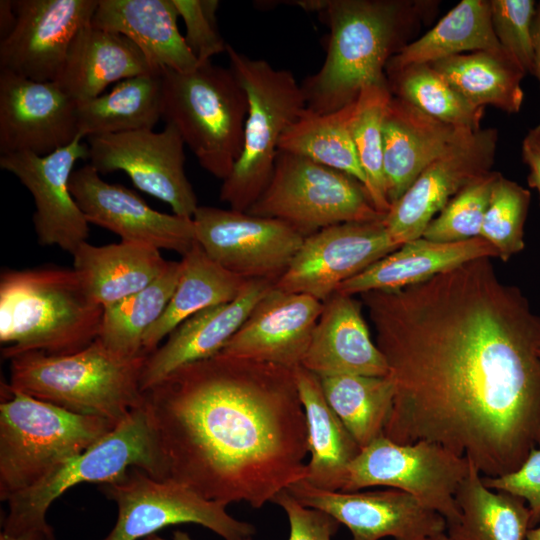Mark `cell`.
<instances>
[{
  "label": "cell",
  "instance_id": "cell-24",
  "mask_svg": "<svg viewBox=\"0 0 540 540\" xmlns=\"http://www.w3.org/2000/svg\"><path fill=\"white\" fill-rule=\"evenodd\" d=\"M475 132L432 118L392 96L383 123V167L390 207L430 163Z\"/></svg>",
  "mask_w": 540,
  "mask_h": 540
},
{
  "label": "cell",
  "instance_id": "cell-2",
  "mask_svg": "<svg viewBox=\"0 0 540 540\" xmlns=\"http://www.w3.org/2000/svg\"><path fill=\"white\" fill-rule=\"evenodd\" d=\"M144 397L163 480L226 506L261 508L308 476L293 369L220 352L179 367Z\"/></svg>",
  "mask_w": 540,
  "mask_h": 540
},
{
  "label": "cell",
  "instance_id": "cell-9",
  "mask_svg": "<svg viewBox=\"0 0 540 540\" xmlns=\"http://www.w3.org/2000/svg\"><path fill=\"white\" fill-rule=\"evenodd\" d=\"M139 467L163 480V459L145 406L134 409L112 431L33 487L10 497L3 532H41L55 540L46 512L52 502L79 483H108L130 467Z\"/></svg>",
  "mask_w": 540,
  "mask_h": 540
},
{
  "label": "cell",
  "instance_id": "cell-15",
  "mask_svg": "<svg viewBox=\"0 0 540 540\" xmlns=\"http://www.w3.org/2000/svg\"><path fill=\"white\" fill-rule=\"evenodd\" d=\"M400 246L383 219L333 225L304 238L274 286L324 303L342 283Z\"/></svg>",
  "mask_w": 540,
  "mask_h": 540
},
{
  "label": "cell",
  "instance_id": "cell-30",
  "mask_svg": "<svg viewBox=\"0 0 540 540\" xmlns=\"http://www.w3.org/2000/svg\"><path fill=\"white\" fill-rule=\"evenodd\" d=\"M293 370L307 426L310 461L305 480L320 489L341 491L361 448L329 405L319 376L302 366Z\"/></svg>",
  "mask_w": 540,
  "mask_h": 540
},
{
  "label": "cell",
  "instance_id": "cell-40",
  "mask_svg": "<svg viewBox=\"0 0 540 540\" xmlns=\"http://www.w3.org/2000/svg\"><path fill=\"white\" fill-rule=\"evenodd\" d=\"M392 93L388 81L365 86L354 101L351 135L362 171L365 188L382 214L390 209L383 167V123Z\"/></svg>",
  "mask_w": 540,
  "mask_h": 540
},
{
  "label": "cell",
  "instance_id": "cell-10",
  "mask_svg": "<svg viewBox=\"0 0 540 540\" xmlns=\"http://www.w3.org/2000/svg\"><path fill=\"white\" fill-rule=\"evenodd\" d=\"M246 212L283 221L305 238L333 225L385 216L354 177L284 151H278L266 187Z\"/></svg>",
  "mask_w": 540,
  "mask_h": 540
},
{
  "label": "cell",
  "instance_id": "cell-29",
  "mask_svg": "<svg viewBox=\"0 0 540 540\" xmlns=\"http://www.w3.org/2000/svg\"><path fill=\"white\" fill-rule=\"evenodd\" d=\"M72 256L87 293L103 309L149 286L169 263L156 248L124 241L104 246L84 242Z\"/></svg>",
  "mask_w": 540,
  "mask_h": 540
},
{
  "label": "cell",
  "instance_id": "cell-50",
  "mask_svg": "<svg viewBox=\"0 0 540 540\" xmlns=\"http://www.w3.org/2000/svg\"><path fill=\"white\" fill-rule=\"evenodd\" d=\"M0 540H46L45 536L36 530L26 531L20 534H8L2 532Z\"/></svg>",
  "mask_w": 540,
  "mask_h": 540
},
{
  "label": "cell",
  "instance_id": "cell-47",
  "mask_svg": "<svg viewBox=\"0 0 540 540\" xmlns=\"http://www.w3.org/2000/svg\"><path fill=\"white\" fill-rule=\"evenodd\" d=\"M521 148L522 159L529 168L528 184L537 190L540 201V148L530 142L526 137L522 142Z\"/></svg>",
  "mask_w": 540,
  "mask_h": 540
},
{
  "label": "cell",
  "instance_id": "cell-37",
  "mask_svg": "<svg viewBox=\"0 0 540 540\" xmlns=\"http://www.w3.org/2000/svg\"><path fill=\"white\" fill-rule=\"evenodd\" d=\"M180 270V261H169L165 271L149 286L105 308L97 339L122 358L147 356L142 351L143 337L167 307Z\"/></svg>",
  "mask_w": 540,
  "mask_h": 540
},
{
  "label": "cell",
  "instance_id": "cell-44",
  "mask_svg": "<svg viewBox=\"0 0 540 540\" xmlns=\"http://www.w3.org/2000/svg\"><path fill=\"white\" fill-rule=\"evenodd\" d=\"M179 17L185 24V42L199 63L226 53L227 43L222 38L216 13L217 0H173Z\"/></svg>",
  "mask_w": 540,
  "mask_h": 540
},
{
  "label": "cell",
  "instance_id": "cell-25",
  "mask_svg": "<svg viewBox=\"0 0 540 540\" xmlns=\"http://www.w3.org/2000/svg\"><path fill=\"white\" fill-rule=\"evenodd\" d=\"M362 305L340 293L323 303L302 367L319 377L389 374L384 355L371 339Z\"/></svg>",
  "mask_w": 540,
  "mask_h": 540
},
{
  "label": "cell",
  "instance_id": "cell-1",
  "mask_svg": "<svg viewBox=\"0 0 540 540\" xmlns=\"http://www.w3.org/2000/svg\"><path fill=\"white\" fill-rule=\"evenodd\" d=\"M490 259L360 296L395 387L384 435L498 477L540 446V316Z\"/></svg>",
  "mask_w": 540,
  "mask_h": 540
},
{
  "label": "cell",
  "instance_id": "cell-38",
  "mask_svg": "<svg viewBox=\"0 0 540 540\" xmlns=\"http://www.w3.org/2000/svg\"><path fill=\"white\" fill-rule=\"evenodd\" d=\"M319 378L329 405L360 448L384 435L395 394L389 375Z\"/></svg>",
  "mask_w": 540,
  "mask_h": 540
},
{
  "label": "cell",
  "instance_id": "cell-53",
  "mask_svg": "<svg viewBox=\"0 0 540 540\" xmlns=\"http://www.w3.org/2000/svg\"><path fill=\"white\" fill-rule=\"evenodd\" d=\"M525 540H540V526L529 528Z\"/></svg>",
  "mask_w": 540,
  "mask_h": 540
},
{
  "label": "cell",
  "instance_id": "cell-39",
  "mask_svg": "<svg viewBox=\"0 0 540 540\" xmlns=\"http://www.w3.org/2000/svg\"><path fill=\"white\" fill-rule=\"evenodd\" d=\"M392 96L406 101L439 121L480 130L484 107L463 97L430 64H415L386 73Z\"/></svg>",
  "mask_w": 540,
  "mask_h": 540
},
{
  "label": "cell",
  "instance_id": "cell-12",
  "mask_svg": "<svg viewBox=\"0 0 540 540\" xmlns=\"http://www.w3.org/2000/svg\"><path fill=\"white\" fill-rule=\"evenodd\" d=\"M99 490L118 508L113 529L101 540H138L181 523L202 525L224 540H248L255 534V527L229 515L226 505L175 481L153 478L139 467L100 484Z\"/></svg>",
  "mask_w": 540,
  "mask_h": 540
},
{
  "label": "cell",
  "instance_id": "cell-7",
  "mask_svg": "<svg viewBox=\"0 0 540 540\" xmlns=\"http://www.w3.org/2000/svg\"><path fill=\"white\" fill-rule=\"evenodd\" d=\"M247 113V94L230 67L205 61L187 72L162 69L161 119L222 181L242 152Z\"/></svg>",
  "mask_w": 540,
  "mask_h": 540
},
{
  "label": "cell",
  "instance_id": "cell-17",
  "mask_svg": "<svg viewBox=\"0 0 540 540\" xmlns=\"http://www.w3.org/2000/svg\"><path fill=\"white\" fill-rule=\"evenodd\" d=\"M97 5L98 0H13L16 23L0 40V71L57 81L72 41Z\"/></svg>",
  "mask_w": 540,
  "mask_h": 540
},
{
  "label": "cell",
  "instance_id": "cell-21",
  "mask_svg": "<svg viewBox=\"0 0 540 540\" xmlns=\"http://www.w3.org/2000/svg\"><path fill=\"white\" fill-rule=\"evenodd\" d=\"M77 102L57 82L0 71V153L48 155L78 135Z\"/></svg>",
  "mask_w": 540,
  "mask_h": 540
},
{
  "label": "cell",
  "instance_id": "cell-5",
  "mask_svg": "<svg viewBox=\"0 0 540 540\" xmlns=\"http://www.w3.org/2000/svg\"><path fill=\"white\" fill-rule=\"evenodd\" d=\"M147 356L127 359L98 339L66 355L26 352L10 359L7 386L73 413L123 422L145 402L140 388Z\"/></svg>",
  "mask_w": 540,
  "mask_h": 540
},
{
  "label": "cell",
  "instance_id": "cell-46",
  "mask_svg": "<svg viewBox=\"0 0 540 540\" xmlns=\"http://www.w3.org/2000/svg\"><path fill=\"white\" fill-rule=\"evenodd\" d=\"M483 482L490 489L522 498L530 510L531 527L540 523V446L532 449L514 472L498 477H483Z\"/></svg>",
  "mask_w": 540,
  "mask_h": 540
},
{
  "label": "cell",
  "instance_id": "cell-52",
  "mask_svg": "<svg viewBox=\"0 0 540 540\" xmlns=\"http://www.w3.org/2000/svg\"><path fill=\"white\" fill-rule=\"evenodd\" d=\"M526 138L540 148V124L531 129L526 135Z\"/></svg>",
  "mask_w": 540,
  "mask_h": 540
},
{
  "label": "cell",
  "instance_id": "cell-4",
  "mask_svg": "<svg viewBox=\"0 0 540 540\" xmlns=\"http://www.w3.org/2000/svg\"><path fill=\"white\" fill-rule=\"evenodd\" d=\"M104 309L72 268L5 270L0 276L2 357L78 352L98 337Z\"/></svg>",
  "mask_w": 540,
  "mask_h": 540
},
{
  "label": "cell",
  "instance_id": "cell-35",
  "mask_svg": "<svg viewBox=\"0 0 540 540\" xmlns=\"http://www.w3.org/2000/svg\"><path fill=\"white\" fill-rule=\"evenodd\" d=\"M456 502L460 521L446 530L455 540H525L531 528L526 502L511 493L488 488L471 462L456 492Z\"/></svg>",
  "mask_w": 540,
  "mask_h": 540
},
{
  "label": "cell",
  "instance_id": "cell-32",
  "mask_svg": "<svg viewBox=\"0 0 540 540\" xmlns=\"http://www.w3.org/2000/svg\"><path fill=\"white\" fill-rule=\"evenodd\" d=\"M430 65L477 107L491 105L510 114L522 107L521 81L526 72L502 47L455 55Z\"/></svg>",
  "mask_w": 540,
  "mask_h": 540
},
{
  "label": "cell",
  "instance_id": "cell-45",
  "mask_svg": "<svg viewBox=\"0 0 540 540\" xmlns=\"http://www.w3.org/2000/svg\"><path fill=\"white\" fill-rule=\"evenodd\" d=\"M272 502L287 514L290 525L288 540H332L339 528L340 523L331 515L302 505L288 489L277 494Z\"/></svg>",
  "mask_w": 540,
  "mask_h": 540
},
{
  "label": "cell",
  "instance_id": "cell-36",
  "mask_svg": "<svg viewBox=\"0 0 540 540\" xmlns=\"http://www.w3.org/2000/svg\"><path fill=\"white\" fill-rule=\"evenodd\" d=\"M353 105L354 102L325 114L306 107L282 135L279 151L344 172L365 187L366 178L351 135Z\"/></svg>",
  "mask_w": 540,
  "mask_h": 540
},
{
  "label": "cell",
  "instance_id": "cell-31",
  "mask_svg": "<svg viewBox=\"0 0 540 540\" xmlns=\"http://www.w3.org/2000/svg\"><path fill=\"white\" fill-rule=\"evenodd\" d=\"M180 264L178 283L167 307L143 337L145 355L190 316L237 298L249 281L220 266L197 242L182 256Z\"/></svg>",
  "mask_w": 540,
  "mask_h": 540
},
{
  "label": "cell",
  "instance_id": "cell-8",
  "mask_svg": "<svg viewBox=\"0 0 540 540\" xmlns=\"http://www.w3.org/2000/svg\"><path fill=\"white\" fill-rule=\"evenodd\" d=\"M230 69L248 98L242 152L223 181L219 198L230 209L246 212L266 187L284 132L306 108L294 75L264 59L251 58L228 44Z\"/></svg>",
  "mask_w": 540,
  "mask_h": 540
},
{
  "label": "cell",
  "instance_id": "cell-48",
  "mask_svg": "<svg viewBox=\"0 0 540 540\" xmlns=\"http://www.w3.org/2000/svg\"><path fill=\"white\" fill-rule=\"evenodd\" d=\"M16 23V13L13 0L0 1V39H5L13 30Z\"/></svg>",
  "mask_w": 540,
  "mask_h": 540
},
{
  "label": "cell",
  "instance_id": "cell-3",
  "mask_svg": "<svg viewBox=\"0 0 540 540\" xmlns=\"http://www.w3.org/2000/svg\"><path fill=\"white\" fill-rule=\"evenodd\" d=\"M437 4V3H436ZM422 0H317L329 27L327 52L302 86L306 107L320 114L353 103L361 90L387 81L390 59L409 44L436 5Z\"/></svg>",
  "mask_w": 540,
  "mask_h": 540
},
{
  "label": "cell",
  "instance_id": "cell-16",
  "mask_svg": "<svg viewBox=\"0 0 540 540\" xmlns=\"http://www.w3.org/2000/svg\"><path fill=\"white\" fill-rule=\"evenodd\" d=\"M77 137L48 155L19 152L0 156V167L17 177L31 193L38 242L71 255L89 235V222L73 198L69 181L78 160L88 159V144Z\"/></svg>",
  "mask_w": 540,
  "mask_h": 540
},
{
  "label": "cell",
  "instance_id": "cell-22",
  "mask_svg": "<svg viewBox=\"0 0 540 540\" xmlns=\"http://www.w3.org/2000/svg\"><path fill=\"white\" fill-rule=\"evenodd\" d=\"M323 302L309 295L271 288L220 351L233 357L301 366Z\"/></svg>",
  "mask_w": 540,
  "mask_h": 540
},
{
  "label": "cell",
  "instance_id": "cell-26",
  "mask_svg": "<svg viewBox=\"0 0 540 540\" xmlns=\"http://www.w3.org/2000/svg\"><path fill=\"white\" fill-rule=\"evenodd\" d=\"M173 0H98L91 24L124 35L157 70L187 72L199 64L178 29Z\"/></svg>",
  "mask_w": 540,
  "mask_h": 540
},
{
  "label": "cell",
  "instance_id": "cell-11",
  "mask_svg": "<svg viewBox=\"0 0 540 540\" xmlns=\"http://www.w3.org/2000/svg\"><path fill=\"white\" fill-rule=\"evenodd\" d=\"M469 466L466 457L437 443L422 440L399 444L382 435L361 448L349 465L341 491L376 486L401 490L439 513L446 520L447 530L460 521L456 492Z\"/></svg>",
  "mask_w": 540,
  "mask_h": 540
},
{
  "label": "cell",
  "instance_id": "cell-18",
  "mask_svg": "<svg viewBox=\"0 0 540 540\" xmlns=\"http://www.w3.org/2000/svg\"><path fill=\"white\" fill-rule=\"evenodd\" d=\"M304 506L331 515L350 531L351 540H425L446 531V520L411 495L389 488L377 491H332L305 479L288 488Z\"/></svg>",
  "mask_w": 540,
  "mask_h": 540
},
{
  "label": "cell",
  "instance_id": "cell-6",
  "mask_svg": "<svg viewBox=\"0 0 540 540\" xmlns=\"http://www.w3.org/2000/svg\"><path fill=\"white\" fill-rule=\"evenodd\" d=\"M0 499L38 484L116 425L1 385Z\"/></svg>",
  "mask_w": 540,
  "mask_h": 540
},
{
  "label": "cell",
  "instance_id": "cell-41",
  "mask_svg": "<svg viewBox=\"0 0 540 540\" xmlns=\"http://www.w3.org/2000/svg\"><path fill=\"white\" fill-rule=\"evenodd\" d=\"M530 198L528 189L502 174L493 188L480 237L496 249L503 261L524 249V224Z\"/></svg>",
  "mask_w": 540,
  "mask_h": 540
},
{
  "label": "cell",
  "instance_id": "cell-23",
  "mask_svg": "<svg viewBox=\"0 0 540 540\" xmlns=\"http://www.w3.org/2000/svg\"><path fill=\"white\" fill-rule=\"evenodd\" d=\"M274 285L269 280L251 279L234 300L203 309L182 322L161 347L147 355L140 376L141 391L146 392L181 366L220 353Z\"/></svg>",
  "mask_w": 540,
  "mask_h": 540
},
{
  "label": "cell",
  "instance_id": "cell-27",
  "mask_svg": "<svg viewBox=\"0 0 540 540\" xmlns=\"http://www.w3.org/2000/svg\"><path fill=\"white\" fill-rule=\"evenodd\" d=\"M498 257L484 238L435 242L420 237L402 244L358 275L342 283L336 293L351 295L391 291L417 284L479 258Z\"/></svg>",
  "mask_w": 540,
  "mask_h": 540
},
{
  "label": "cell",
  "instance_id": "cell-42",
  "mask_svg": "<svg viewBox=\"0 0 540 540\" xmlns=\"http://www.w3.org/2000/svg\"><path fill=\"white\" fill-rule=\"evenodd\" d=\"M501 173L490 171L458 192L429 223L422 237L460 242L480 237L486 209Z\"/></svg>",
  "mask_w": 540,
  "mask_h": 540
},
{
  "label": "cell",
  "instance_id": "cell-49",
  "mask_svg": "<svg viewBox=\"0 0 540 540\" xmlns=\"http://www.w3.org/2000/svg\"><path fill=\"white\" fill-rule=\"evenodd\" d=\"M533 49H534V71L533 75L540 83V2L536 7V14L532 29Z\"/></svg>",
  "mask_w": 540,
  "mask_h": 540
},
{
  "label": "cell",
  "instance_id": "cell-34",
  "mask_svg": "<svg viewBox=\"0 0 540 540\" xmlns=\"http://www.w3.org/2000/svg\"><path fill=\"white\" fill-rule=\"evenodd\" d=\"M162 70L124 79L108 93L77 102L78 134L93 137L153 129L161 119Z\"/></svg>",
  "mask_w": 540,
  "mask_h": 540
},
{
  "label": "cell",
  "instance_id": "cell-19",
  "mask_svg": "<svg viewBox=\"0 0 540 540\" xmlns=\"http://www.w3.org/2000/svg\"><path fill=\"white\" fill-rule=\"evenodd\" d=\"M70 192L89 223L121 237V241L185 255L196 242L192 218L151 208L138 194L104 181L86 164L73 171Z\"/></svg>",
  "mask_w": 540,
  "mask_h": 540
},
{
  "label": "cell",
  "instance_id": "cell-51",
  "mask_svg": "<svg viewBox=\"0 0 540 540\" xmlns=\"http://www.w3.org/2000/svg\"><path fill=\"white\" fill-rule=\"evenodd\" d=\"M144 540H168V539H164L156 534H152L144 538ZM171 540H193V539L190 537L188 533L181 530H176L174 531L173 538Z\"/></svg>",
  "mask_w": 540,
  "mask_h": 540
},
{
  "label": "cell",
  "instance_id": "cell-54",
  "mask_svg": "<svg viewBox=\"0 0 540 540\" xmlns=\"http://www.w3.org/2000/svg\"><path fill=\"white\" fill-rule=\"evenodd\" d=\"M425 540H455L452 538L446 531L442 533L435 534L426 538Z\"/></svg>",
  "mask_w": 540,
  "mask_h": 540
},
{
  "label": "cell",
  "instance_id": "cell-13",
  "mask_svg": "<svg viewBox=\"0 0 540 540\" xmlns=\"http://www.w3.org/2000/svg\"><path fill=\"white\" fill-rule=\"evenodd\" d=\"M196 242L229 272L274 284L304 238L287 223L233 209L199 206L192 218Z\"/></svg>",
  "mask_w": 540,
  "mask_h": 540
},
{
  "label": "cell",
  "instance_id": "cell-33",
  "mask_svg": "<svg viewBox=\"0 0 540 540\" xmlns=\"http://www.w3.org/2000/svg\"><path fill=\"white\" fill-rule=\"evenodd\" d=\"M501 48L491 21L490 0H462L421 37L390 59L386 73L470 52Z\"/></svg>",
  "mask_w": 540,
  "mask_h": 540
},
{
  "label": "cell",
  "instance_id": "cell-28",
  "mask_svg": "<svg viewBox=\"0 0 540 540\" xmlns=\"http://www.w3.org/2000/svg\"><path fill=\"white\" fill-rule=\"evenodd\" d=\"M90 22L76 34L55 81L76 102L103 94L110 84L160 71L149 64L130 39L96 28Z\"/></svg>",
  "mask_w": 540,
  "mask_h": 540
},
{
  "label": "cell",
  "instance_id": "cell-14",
  "mask_svg": "<svg viewBox=\"0 0 540 540\" xmlns=\"http://www.w3.org/2000/svg\"><path fill=\"white\" fill-rule=\"evenodd\" d=\"M88 159L99 174L125 172L139 190L193 218L197 196L184 169V142L176 128L135 130L87 138Z\"/></svg>",
  "mask_w": 540,
  "mask_h": 540
},
{
  "label": "cell",
  "instance_id": "cell-20",
  "mask_svg": "<svg viewBox=\"0 0 540 540\" xmlns=\"http://www.w3.org/2000/svg\"><path fill=\"white\" fill-rule=\"evenodd\" d=\"M497 142L496 129H480L430 163L385 214L383 224L392 239L402 245L422 237L451 198L492 171Z\"/></svg>",
  "mask_w": 540,
  "mask_h": 540
},
{
  "label": "cell",
  "instance_id": "cell-43",
  "mask_svg": "<svg viewBox=\"0 0 540 540\" xmlns=\"http://www.w3.org/2000/svg\"><path fill=\"white\" fill-rule=\"evenodd\" d=\"M536 7L533 0H490L492 26L500 46L532 75Z\"/></svg>",
  "mask_w": 540,
  "mask_h": 540
}]
</instances>
